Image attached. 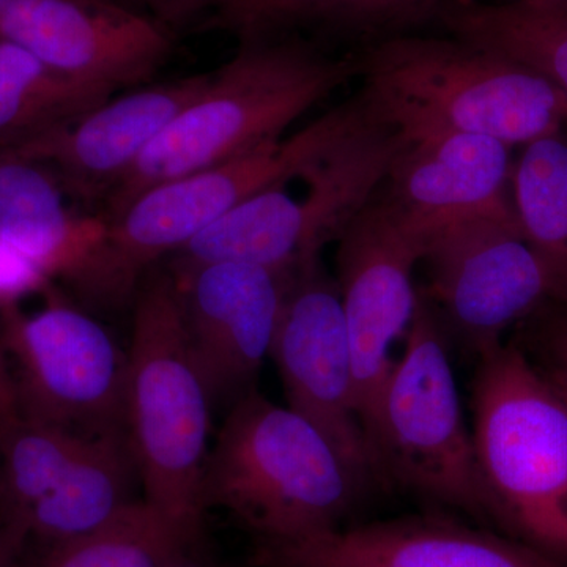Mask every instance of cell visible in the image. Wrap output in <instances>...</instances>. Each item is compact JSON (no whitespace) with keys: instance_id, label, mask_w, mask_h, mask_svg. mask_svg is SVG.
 I'll use <instances>...</instances> for the list:
<instances>
[{"instance_id":"1","label":"cell","mask_w":567,"mask_h":567,"mask_svg":"<svg viewBox=\"0 0 567 567\" xmlns=\"http://www.w3.org/2000/svg\"><path fill=\"white\" fill-rule=\"evenodd\" d=\"M372 112L371 99L361 91L289 140L264 142L229 162L152 186L106 218L102 245L70 284L96 306L128 300L164 256L177 252L254 194L303 178Z\"/></svg>"},{"instance_id":"2","label":"cell","mask_w":567,"mask_h":567,"mask_svg":"<svg viewBox=\"0 0 567 567\" xmlns=\"http://www.w3.org/2000/svg\"><path fill=\"white\" fill-rule=\"evenodd\" d=\"M358 62L363 91L406 141L458 133L514 147L567 123V96L547 78L468 41L393 37Z\"/></svg>"},{"instance_id":"3","label":"cell","mask_w":567,"mask_h":567,"mask_svg":"<svg viewBox=\"0 0 567 567\" xmlns=\"http://www.w3.org/2000/svg\"><path fill=\"white\" fill-rule=\"evenodd\" d=\"M360 76L358 59H331L300 43H248L142 152L106 196L104 218L159 183L229 162L267 141Z\"/></svg>"},{"instance_id":"4","label":"cell","mask_w":567,"mask_h":567,"mask_svg":"<svg viewBox=\"0 0 567 567\" xmlns=\"http://www.w3.org/2000/svg\"><path fill=\"white\" fill-rule=\"evenodd\" d=\"M364 492L315 424L257 390L230 406L200 487L205 513L227 511L257 543L346 527Z\"/></svg>"},{"instance_id":"5","label":"cell","mask_w":567,"mask_h":567,"mask_svg":"<svg viewBox=\"0 0 567 567\" xmlns=\"http://www.w3.org/2000/svg\"><path fill=\"white\" fill-rule=\"evenodd\" d=\"M472 406L498 528L567 566V395L502 342L477 354Z\"/></svg>"},{"instance_id":"6","label":"cell","mask_w":567,"mask_h":567,"mask_svg":"<svg viewBox=\"0 0 567 567\" xmlns=\"http://www.w3.org/2000/svg\"><path fill=\"white\" fill-rule=\"evenodd\" d=\"M212 402L194 368L173 271L142 281L128 349L126 427L144 499L204 535L203 475Z\"/></svg>"},{"instance_id":"7","label":"cell","mask_w":567,"mask_h":567,"mask_svg":"<svg viewBox=\"0 0 567 567\" xmlns=\"http://www.w3.org/2000/svg\"><path fill=\"white\" fill-rule=\"evenodd\" d=\"M405 144L395 126L372 115L303 175V199L282 186L254 194L173 254L171 271L238 262L286 275L319 259L385 183Z\"/></svg>"},{"instance_id":"8","label":"cell","mask_w":567,"mask_h":567,"mask_svg":"<svg viewBox=\"0 0 567 567\" xmlns=\"http://www.w3.org/2000/svg\"><path fill=\"white\" fill-rule=\"evenodd\" d=\"M446 336L434 306L417 289L415 316L380 402V480L498 527L462 412Z\"/></svg>"},{"instance_id":"9","label":"cell","mask_w":567,"mask_h":567,"mask_svg":"<svg viewBox=\"0 0 567 567\" xmlns=\"http://www.w3.org/2000/svg\"><path fill=\"white\" fill-rule=\"evenodd\" d=\"M136 480L128 435L74 434L21 415L0 429V522L28 546L103 527L136 502Z\"/></svg>"},{"instance_id":"10","label":"cell","mask_w":567,"mask_h":567,"mask_svg":"<svg viewBox=\"0 0 567 567\" xmlns=\"http://www.w3.org/2000/svg\"><path fill=\"white\" fill-rule=\"evenodd\" d=\"M48 297L31 315L0 309L20 415L74 434L128 435V352L91 316Z\"/></svg>"},{"instance_id":"11","label":"cell","mask_w":567,"mask_h":567,"mask_svg":"<svg viewBox=\"0 0 567 567\" xmlns=\"http://www.w3.org/2000/svg\"><path fill=\"white\" fill-rule=\"evenodd\" d=\"M336 244L334 279L352 349L358 410L375 457L380 402L398 360L395 346L415 316L413 274L425 240L405 221L383 183Z\"/></svg>"},{"instance_id":"12","label":"cell","mask_w":567,"mask_h":567,"mask_svg":"<svg viewBox=\"0 0 567 567\" xmlns=\"http://www.w3.org/2000/svg\"><path fill=\"white\" fill-rule=\"evenodd\" d=\"M270 357L287 406L315 424L357 483H382L365 435L341 293L319 259L284 275V293Z\"/></svg>"},{"instance_id":"13","label":"cell","mask_w":567,"mask_h":567,"mask_svg":"<svg viewBox=\"0 0 567 567\" xmlns=\"http://www.w3.org/2000/svg\"><path fill=\"white\" fill-rule=\"evenodd\" d=\"M425 295L445 327L470 352L502 344L511 328L555 300L546 268L517 223L477 218L432 235L423 260Z\"/></svg>"},{"instance_id":"14","label":"cell","mask_w":567,"mask_h":567,"mask_svg":"<svg viewBox=\"0 0 567 567\" xmlns=\"http://www.w3.org/2000/svg\"><path fill=\"white\" fill-rule=\"evenodd\" d=\"M0 39L111 95L151 81L173 50L163 25L110 0H9Z\"/></svg>"},{"instance_id":"15","label":"cell","mask_w":567,"mask_h":567,"mask_svg":"<svg viewBox=\"0 0 567 567\" xmlns=\"http://www.w3.org/2000/svg\"><path fill=\"white\" fill-rule=\"evenodd\" d=\"M181 287L189 354L213 404L256 390L270 357L284 275L257 265L215 262L174 275Z\"/></svg>"},{"instance_id":"16","label":"cell","mask_w":567,"mask_h":567,"mask_svg":"<svg viewBox=\"0 0 567 567\" xmlns=\"http://www.w3.org/2000/svg\"><path fill=\"white\" fill-rule=\"evenodd\" d=\"M254 563L257 567H567L514 537L434 516L257 543Z\"/></svg>"},{"instance_id":"17","label":"cell","mask_w":567,"mask_h":567,"mask_svg":"<svg viewBox=\"0 0 567 567\" xmlns=\"http://www.w3.org/2000/svg\"><path fill=\"white\" fill-rule=\"evenodd\" d=\"M509 148L475 134L406 141L385 181L388 196L425 244L439 230L468 219L517 223L507 193L513 175Z\"/></svg>"},{"instance_id":"18","label":"cell","mask_w":567,"mask_h":567,"mask_svg":"<svg viewBox=\"0 0 567 567\" xmlns=\"http://www.w3.org/2000/svg\"><path fill=\"white\" fill-rule=\"evenodd\" d=\"M212 78L194 74L107 100L70 125L6 152L48 164L76 196L106 199L152 141L203 95Z\"/></svg>"},{"instance_id":"19","label":"cell","mask_w":567,"mask_h":567,"mask_svg":"<svg viewBox=\"0 0 567 567\" xmlns=\"http://www.w3.org/2000/svg\"><path fill=\"white\" fill-rule=\"evenodd\" d=\"M104 216L74 215L47 167L0 151V238L50 278L70 281L102 245Z\"/></svg>"},{"instance_id":"20","label":"cell","mask_w":567,"mask_h":567,"mask_svg":"<svg viewBox=\"0 0 567 567\" xmlns=\"http://www.w3.org/2000/svg\"><path fill=\"white\" fill-rule=\"evenodd\" d=\"M70 80L28 50L0 39V151H14L70 125L111 100Z\"/></svg>"},{"instance_id":"21","label":"cell","mask_w":567,"mask_h":567,"mask_svg":"<svg viewBox=\"0 0 567 567\" xmlns=\"http://www.w3.org/2000/svg\"><path fill=\"white\" fill-rule=\"evenodd\" d=\"M436 17L456 35L547 78L567 96V13L524 2L456 0Z\"/></svg>"},{"instance_id":"22","label":"cell","mask_w":567,"mask_h":567,"mask_svg":"<svg viewBox=\"0 0 567 567\" xmlns=\"http://www.w3.org/2000/svg\"><path fill=\"white\" fill-rule=\"evenodd\" d=\"M511 188L520 233L546 268L555 300L567 301V136L525 145Z\"/></svg>"},{"instance_id":"23","label":"cell","mask_w":567,"mask_h":567,"mask_svg":"<svg viewBox=\"0 0 567 567\" xmlns=\"http://www.w3.org/2000/svg\"><path fill=\"white\" fill-rule=\"evenodd\" d=\"M203 536L186 532L142 498L87 535L28 546L22 567H155Z\"/></svg>"},{"instance_id":"24","label":"cell","mask_w":567,"mask_h":567,"mask_svg":"<svg viewBox=\"0 0 567 567\" xmlns=\"http://www.w3.org/2000/svg\"><path fill=\"white\" fill-rule=\"evenodd\" d=\"M361 0H229L223 14L234 28L259 39L265 31L312 20L347 24Z\"/></svg>"},{"instance_id":"25","label":"cell","mask_w":567,"mask_h":567,"mask_svg":"<svg viewBox=\"0 0 567 567\" xmlns=\"http://www.w3.org/2000/svg\"><path fill=\"white\" fill-rule=\"evenodd\" d=\"M518 327L525 342L517 346L567 395V301H547Z\"/></svg>"},{"instance_id":"26","label":"cell","mask_w":567,"mask_h":567,"mask_svg":"<svg viewBox=\"0 0 567 567\" xmlns=\"http://www.w3.org/2000/svg\"><path fill=\"white\" fill-rule=\"evenodd\" d=\"M50 282L39 265L0 238V309L20 306L31 295L50 292Z\"/></svg>"},{"instance_id":"27","label":"cell","mask_w":567,"mask_h":567,"mask_svg":"<svg viewBox=\"0 0 567 567\" xmlns=\"http://www.w3.org/2000/svg\"><path fill=\"white\" fill-rule=\"evenodd\" d=\"M18 416H20V410H18L13 375H11L9 358L0 342V429L10 421L17 420Z\"/></svg>"},{"instance_id":"28","label":"cell","mask_w":567,"mask_h":567,"mask_svg":"<svg viewBox=\"0 0 567 567\" xmlns=\"http://www.w3.org/2000/svg\"><path fill=\"white\" fill-rule=\"evenodd\" d=\"M155 567H224L204 548V540L183 547L177 554L171 555Z\"/></svg>"},{"instance_id":"29","label":"cell","mask_w":567,"mask_h":567,"mask_svg":"<svg viewBox=\"0 0 567 567\" xmlns=\"http://www.w3.org/2000/svg\"><path fill=\"white\" fill-rule=\"evenodd\" d=\"M28 540L0 522V567H22Z\"/></svg>"},{"instance_id":"30","label":"cell","mask_w":567,"mask_h":567,"mask_svg":"<svg viewBox=\"0 0 567 567\" xmlns=\"http://www.w3.org/2000/svg\"><path fill=\"white\" fill-rule=\"evenodd\" d=\"M163 6L169 7L174 11H193L205 9V7L215 6L218 7L219 10H223L224 7L229 3V0H158Z\"/></svg>"},{"instance_id":"31","label":"cell","mask_w":567,"mask_h":567,"mask_svg":"<svg viewBox=\"0 0 567 567\" xmlns=\"http://www.w3.org/2000/svg\"><path fill=\"white\" fill-rule=\"evenodd\" d=\"M516 2L528 3V6L540 7V9L557 10L567 13V0H516Z\"/></svg>"},{"instance_id":"32","label":"cell","mask_w":567,"mask_h":567,"mask_svg":"<svg viewBox=\"0 0 567 567\" xmlns=\"http://www.w3.org/2000/svg\"><path fill=\"white\" fill-rule=\"evenodd\" d=\"M453 2H456V0H435L436 14H439L440 11H442L443 9H445L446 6H450V3Z\"/></svg>"},{"instance_id":"33","label":"cell","mask_w":567,"mask_h":567,"mask_svg":"<svg viewBox=\"0 0 567 567\" xmlns=\"http://www.w3.org/2000/svg\"><path fill=\"white\" fill-rule=\"evenodd\" d=\"M7 3H9V0H0V14H2L3 9H6Z\"/></svg>"}]
</instances>
